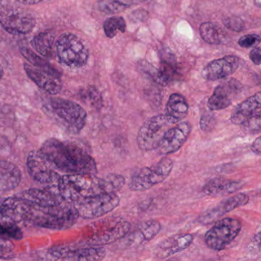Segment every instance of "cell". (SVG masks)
<instances>
[{"mask_svg": "<svg viewBox=\"0 0 261 261\" xmlns=\"http://www.w3.org/2000/svg\"><path fill=\"white\" fill-rule=\"evenodd\" d=\"M40 150L61 172L97 175L95 160L77 143L51 138L43 143Z\"/></svg>", "mask_w": 261, "mask_h": 261, "instance_id": "cell-1", "label": "cell"}, {"mask_svg": "<svg viewBox=\"0 0 261 261\" xmlns=\"http://www.w3.org/2000/svg\"><path fill=\"white\" fill-rule=\"evenodd\" d=\"M27 202L28 206L25 222L42 228L66 230L72 227L79 218L74 204L64 198L45 204Z\"/></svg>", "mask_w": 261, "mask_h": 261, "instance_id": "cell-2", "label": "cell"}, {"mask_svg": "<svg viewBox=\"0 0 261 261\" xmlns=\"http://www.w3.org/2000/svg\"><path fill=\"white\" fill-rule=\"evenodd\" d=\"M43 110L51 120L68 134H79L86 125V111L72 100L50 97L44 102Z\"/></svg>", "mask_w": 261, "mask_h": 261, "instance_id": "cell-3", "label": "cell"}, {"mask_svg": "<svg viewBox=\"0 0 261 261\" xmlns=\"http://www.w3.org/2000/svg\"><path fill=\"white\" fill-rule=\"evenodd\" d=\"M56 54L62 65L71 68H82L89 58V51L85 44L70 33H63L58 38Z\"/></svg>", "mask_w": 261, "mask_h": 261, "instance_id": "cell-4", "label": "cell"}, {"mask_svg": "<svg viewBox=\"0 0 261 261\" xmlns=\"http://www.w3.org/2000/svg\"><path fill=\"white\" fill-rule=\"evenodd\" d=\"M173 162L168 157L161 159L149 167L136 171L129 181V189L133 192H145L164 181L172 172Z\"/></svg>", "mask_w": 261, "mask_h": 261, "instance_id": "cell-5", "label": "cell"}, {"mask_svg": "<svg viewBox=\"0 0 261 261\" xmlns=\"http://www.w3.org/2000/svg\"><path fill=\"white\" fill-rule=\"evenodd\" d=\"M36 25V18L27 10L0 2V25L7 33L14 36L28 35Z\"/></svg>", "mask_w": 261, "mask_h": 261, "instance_id": "cell-6", "label": "cell"}, {"mask_svg": "<svg viewBox=\"0 0 261 261\" xmlns=\"http://www.w3.org/2000/svg\"><path fill=\"white\" fill-rule=\"evenodd\" d=\"M177 123L178 121L167 114L151 117L143 123L137 134L139 148L146 152L155 150L166 131Z\"/></svg>", "mask_w": 261, "mask_h": 261, "instance_id": "cell-7", "label": "cell"}, {"mask_svg": "<svg viewBox=\"0 0 261 261\" xmlns=\"http://www.w3.org/2000/svg\"><path fill=\"white\" fill-rule=\"evenodd\" d=\"M241 228L242 224L237 218L218 220L204 235V242L211 250L220 251L225 249L238 236Z\"/></svg>", "mask_w": 261, "mask_h": 261, "instance_id": "cell-8", "label": "cell"}, {"mask_svg": "<svg viewBox=\"0 0 261 261\" xmlns=\"http://www.w3.org/2000/svg\"><path fill=\"white\" fill-rule=\"evenodd\" d=\"M120 198L115 192L101 193L88 198H82L74 206L79 212V217L91 219L107 215L118 207Z\"/></svg>", "mask_w": 261, "mask_h": 261, "instance_id": "cell-9", "label": "cell"}, {"mask_svg": "<svg viewBox=\"0 0 261 261\" xmlns=\"http://www.w3.org/2000/svg\"><path fill=\"white\" fill-rule=\"evenodd\" d=\"M27 169L30 176L47 187L57 185L60 179V171L42 153V151H32L27 157Z\"/></svg>", "mask_w": 261, "mask_h": 261, "instance_id": "cell-10", "label": "cell"}, {"mask_svg": "<svg viewBox=\"0 0 261 261\" xmlns=\"http://www.w3.org/2000/svg\"><path fill=\"white\" fill-rule=\"evenodd\" d=\"M191 131L192 125L189 122L175 123L166 131L155 150L164 156L178 152L189 138Z\"/></svg>", "mask_w": 261, "mask_h": 261, "instance_id": "cell-11", "label": "cell"}, {"mask_svg": "<svg viewBox=\"0 0 261 261\" xmlns=\"http://www.w3.org/2000/svg\"><path fill=\"white\" fill-rule=\"evenodd\" d=\"M242 85L235 79H228L216 87L207 100V106L212 111H221L228 108L233 99L242 91Z\"/></svg>", "mask_w": 261, "mask_h": 261, "instance_id": "cell-12", "label": "cell"}, {"mask_svg": "<svg viewBox=\"0 0 261 261\" xmlns=\"http://www.w3.org/2000/svg\"><path fill=\"white\" fill-rule=\"evenodd\" d=\"M249 196L246 194L238 193L230 198L223 200L213 207H209L198 218V221L203 225L212 224L218 221L225 214L245 205L248 203Z\"/></svg>", "mask_w": 261, "mask_h": 261, "instance_id": "cell-13", "label": "cell"}, {"mask_svg": "<svg viewBox=\"0 0 261 261\" xmlns=\"http://www.w3.org/2000/svg\"><path fill=\"white\" fill-rule=\"evenodd\" d=\"M105 256L106 250L103 247H62L50 250L47 254V258L53 260H101Z\"/></svg>", "mask_w": 261, "mask_h": 261, "instance_id": "cell-14", "label": "cell"}, {"mask_svg": "<svg viewBox=\"0 0 261 261\" xmlns=\"http://www.w3.org/2000/svg\"><path fill=\"white\" fill-rule=\"evenodd\" d=\"M27 212V201L19 195L0 198L1 222L14 224L25 222Z\"/></svg>", "mask_w": 261, "mask_h": 261, "instance_id": "cell-15", "label": "cell"}, {"mask_svg": "<svg viewBox=\"0 0 261 261\" xmlns=\"http://www.w3.org/2000/svg\"><path fill=\"white\" fill-rule=\"evenodd\" d=\"M240 64L238 56H227L207 64L202 72L203 79L207 81H218L226 79L237 71Z\"/></svg>", "mask_w": 261, "mask_h": 261, "instance_id": "cell-16", "label": "cell"}, {"mask_svg": "<svg viewBox=\"0 0 261 261\" xmlns=\"http://www.w3.org/2000/svg\"><path fill=\"white\" fill-rule=\"evenodd\" d=\"M23 66L28 77L39 88L51 95H56L61 92L63 86L61 77L38 69L27 63L24 64Z\"/></svg>", "mask_w": 261, "mask_h": 261, "instance_id": "cell-17", "label": "cell"}, {"mask_svg": "<svg viewBox=\"0 0 261 261\" xmlns=\"http://www.w3.org/2000/svg\"><path fill=\"white\" fill-rule=\"evenodd\" d=\"M193 240L194 236L191 233L175 235L166 238L155 247V256L160 259L169 257L187 249L193 242Z\"/></svg>", "mask_w": 261, "mask_h": 261, "instance_id": "cell-18", "label": "cell"}, {"mask_svg": "<svg viewBox=\"0 0 261 261\" xmlns=\"http://www.w3.org/2000/svg\"><path fill=\"white\" fill-rule=\"evenodd\" d=\"M244 182L241 180H232L217 177L207 181L202 188V192L207 196L221 197L230 195L242 189Z\"/></svg>", "mask_w": 261, "mask_h": 261, "instance_id": "cell-19", "label": "cell"}, {"mask_svg": "<svg viewBox=\"0 0 261 261\" xmlns=\"http://www.w3.org/2000/svg\"><path fill=\"white\" fill-rule=\"evenodd\" d=\"M260 109L261 94L258 92L236 107L230 116V121L232 124L241 126L250 117L260 114Z\"/></svg>", "mask_w": 261, "mask_h": 261, "instance_id": "cell-20", "label": "cell"}, {"mask_svg": "<svg viewBox=\"0 0 261 261\" xmlns=\"http://www.w3.org/2000/svg\"><path fill=\"white\" fill-rule=\"evenodd\" d=\"M22 181V172L11 162L0 161V191L9 192L16 189Z\"/></svg>", "mask_w": 261, "mask_h": 261, "instance_id": "cell-21", "label": "cell"}, {"mask_svg": "<svg viewBox=\"0 0 261 261\" xmlns=\"http://www.w3.org/2000/svg\"><path fill=\"white\" fill-rule=\"evenodd\" d=\"M56 34L53 32H42L32 39V48L45 59H51L55 55Z\"/></svg>", "mask_w": 261, "mask_h": 261, "instance_id": "cell-22", "label": "cell"}, {"mask_svg": "<svg viewBox=\"0 0 261 261\" xmlns=\"http://www.w3.org/2000/svg\"><path fill=\"white\" fill-rule=\"evenodd\" d=\"M166 114L179 122L186 118L189 113L187 100L181 94H172L166 103Z\"/></svg>", "mask_w": 261, "mask_h": 261, "instance_id": "cell-23", "label": "cell"}, {"mask_svg": "<svg viewBox=\"0 0 261 261\" xmlns=\"http://www.w3.org/2000/svg\"><path fill=\"white\" fill-rule=\"evenodd\" d=\"M19 51H20L21 55L23 56L24 59L30 62L35 68L42 70V71H45V72L49 73V74H53V75L57 76V77H61V76H62L60 71H58L46 59L36 54L30 48H27V47H21L19 48Z\"/></svg>", "mask_w": 261, "mask_h": 261, "instance_id": "cell-24", "label": "cell"}, {"mask_svg": "<svg viewBox=\"0 0 261 261\" xmlns=\"http://www.w3.org/2000/svg\"><path fill=\"white\" fill-rule=\"evenodd\" d=\"M161 229V224L158 221L149 220L140 224L139 229L136 230L133 237H134V241L137 242L149 241L160 233Z\"/></svg>", "mask_w": 261, "mask_h": 261, "instance_id": "cell-25", "label": "cell"}, {"mask_svg": "<svg viewBox=\"0 0 261 261\" xmlns=\"http://www.w3.org/2000/svg\"><path fill=\"white\" fill-rule=\"evenodd\" d=\"M139 68L143 74H146L152 79L154 82L160 85L166 86L169 83L170 80L161 70H158L146 61H143L139 63Z\"/></svg>", "mask_w": 261, "mask_h": 261, "instance_id": "cell-26", "label": "cell"}, {"mask_svg": "<svg viewBox=\"0 0 261 261\" xmlns=\"http://www.w3.org/2000/svg\"><path fill=\"white\" fill-rule=\"evenodd\" d=\"M129 6L120 0H99L97 3V8L105 14H118L125 11Z\"/></svg>", "mask_w": 261, "mask_h": 261, "instance_id": "cell-27", "label": "cell"}, {"mask_svg": "<svg viewBox=\"0 0 261 261\" xmlns=\"http://www.w3.org/2000/svg\"><path fill=\"white\" fill-rule=\"evenodd\" d=\"M103 30L105 35L109 39L115 37L118 33H125L126 31V22L123 17L114 16L107 19L103 23Z\"/></svg>", "mask_w": 261, "mask_h": 261, "instance_id": "cell-28", "label": "cell"}, {"mask_svg": "<svg viewBox=\"0 0 261 261\" xmlns=\"http://www.w3.org/2000/svg\"><path fill=\"white\" fill-rule=\"evenodd\" d=\"M200 36L201 39L208 44L218 45L221 43V38L218 29L211 22H204L200 25Z\"/></svg>", "mask_w": 261, "mask_h": 261, "instance_id": "cell-29", "label": "cell"}, {"mask_svg": "<svg viewBox=\"0 0 261 261\" xmlns=\"http://www.w3.org/2000/svg\"><path fill=\"white\" fill-rule=\"evenodd\" d=\"M22 230L18 227L17 224H7L0 221V239L19 240L22 238Z\"/></svg>", "mask_w": 261, "mask_h": 261, "instance_id": "cell-30", "label": "cell"}, {"mask_svg": "<svg viewBox=\"0 0 261 261\" xmlns=\"http://www.w3.org/2000/svg\"><path fill=\"white\" fill-rule=\"evenodd\" d=\"M260 114H256L247 119L241 125L242 129L247 133L259 132L260 130Z\"/></svg>", "mask_w": 261, "mask_h": 261, "instance_id": "cell-31", "label": "cell"}, {"mask_svg": "<svg viewBox=\"0 0 261 261\" xmlns=\"http://www.w3.org/2000/svg\"><path fill=\"white\" fill-rule=\"evenodd\" d=\"M223 23L224 27L228 30L233 32L242 31L244 29V22L241 18L237 17V16H229L223 19Z\"/></svg>", "mask_w": 261, "mask_h": 261, "instance_id": "cell-32", "label": "cell"}, {"mask_svg": "<svg viewBox=\"0 0 261 261\" xmlns=\"http://www.w3.org/2000/svg\"><path fill=\"white\" fill-rule=\"evenodd\" d=\"M260 42V37L258 35L250 34L242 36L238 41L240 46L244 48H251L259 45Z\"/></svg>", "mask_w": 261, "mask_h": 261, "instance_id": "cell-33", "label": "cell"}, {"mask_svg": "<svg viewBox=\"0 0 261 261\" xmlns=\"http://www.w3.org/2000/svg\"><path fill=\"white\" fill-rule=\"evenodd\" d=\"M86 94L88 96V100H89L91 105L97 108H100L101 107V95H100V92L95 88L91 87V88H88Z\"/></svg>", "mask_w": 261, "mask_h": 261, "instance_id": "cell-34", "label": "cell"}, {"mask_svg": "<svg viewBox=\"0 0 261 261\" xmlns=\"http://www.w3.org/2000/svg\"><path fill=\"white\" fill-rule=\"evenodd\" d=\"M216 120L212 114H207L203 115L200 119L199 126L201 130L204 132H208L215 126Z\"/></svg>", "mask_w": 261, "mask_h": 261, "instance_id": "cell-35", "label": "cell"}, {"mask_svg": "<svg viewBox=\"0 0 261 261\" xmlns=\"http://www.w3.org/2000/svg\"><path fill=\"white\" fill-rule=\"evenodd\" d=\"M13 246L7 240L0 239V259H8L13 256Z\"/></svg>", "mask_w": 261, "mask_h": 261, "instance_id": "cell-36", "label": "cell"}, {"mask_svg": "<svg viewBox=\"0 0 261 261\" xmlns=\"http://www.w3.org/2000/svg\"><path fill=\"white\" fill-rule=\"evenodd\" d=\"M250 60L253 62L256 65H260L261 62V51L259 47L253 48L250 51V55H249Z\"/></svg>", "mask_w": 261, "mask_h": 261, "instance_id": "cell-37", "label": "cell"}, {"mask_svg": "<svg viewBox=\"0 0 261 261\" xmlns=\"http://www.w3.org/2000/svg\"><path fill=\"white\" fill-rule=\"evenodd\" d=\"M261 137H258L252 143L251 146H250V149H251L252 152L253 153L256 154L257 155H260L261 152Z\"/></svg>", "mask_w": 261, "mask_h": 261, "instance_id": "cell-38", "label": "cell"}, {"mask_svg": "<svg viewBox=\"0 0 261 261\" xmlns=\"http://www.w3.org/2000/svg\"><path fill=\"white\" fill-rule=\"evenodd\" d=\"M43 1L45 0H17V2H19V4L25 6L36 5V4H40Z\"/></svg>", "mask_w": 261, "mask_h": 261, "instance_id": "cell-39", "label": "cell"}, {"mask_svg": "<svg viewBox=\"0 0 261 261\" xmlns=\"http://www.w3.org/2000/svg\"><path fill=\"white\" fill-rule=\"evenodd\" d=\"M126 1V4L127 5H130V4H140V3L146 2L147 0H125Z\"/></svg>", "mask_w": 261, "mask_h": 261, "instance_id": "cell-40", "label": "cell"}, {"mask_svg": "<svg viewBox=\"0 0 261 261\" xmlns=\"http://www.w3.org/2000/svg\"><path fill=\"white\" fill-rule=\"evenodd\" d=\"M253 4L258 8L261 7V0H253Z\"/></svg>", "mask_w": 261, "mask_h": 261, "instance_id": "cell-41", "label": "cell"}, {"mask_svg": "<svg viewBox=\"0 0 261 261\" xmlns=\"http://www.w3.org/2000/svg\"><path fill=\"white\" fill-rule=\"evenodd\" d=\"M4 68H3L2 65H0V80L2 79V77H4Z\"/></svg>", "mask_w": 261, "mask_h": 261, "instance_id": "cell-42", "label": "cell"}, {"mask_svg": "<svg viewBox=\"0 0 261 261\" xmlns=\"http://www.w3.org/2000/svg\"><path fill=\"white\" fill-rule=\"evenodd\" d=\"M2 42V39H1V37H0V42Z\"/></svg>", "mask_w": 261, "mask_h": 261, "instance_id": "cell-43", "label": "cell"}]
</instances>
